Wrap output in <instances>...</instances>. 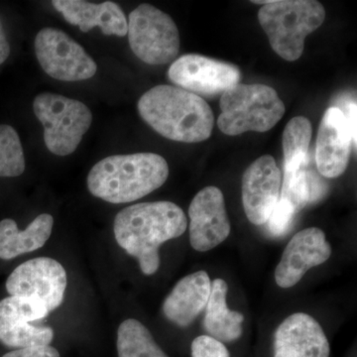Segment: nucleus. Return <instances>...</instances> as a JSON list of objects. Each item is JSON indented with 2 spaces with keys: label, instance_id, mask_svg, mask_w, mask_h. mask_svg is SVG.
<instances>
[{
  "label": "nucleus",
  "instance_id": "14",
  "mask_svg": "<svg viewBox=\"0 0 357 357\" xmlns=\"http://www.w3.org/2000/svg\"><path fill=\"white\" fill-rule=\"evenodd\" d=\"M332 248L323 230L317 227L301 230L286 246L275 270V280L281 288L299 283L307 270L330 259Z\"/></svg>",
  "mask_w": 357,
  "mask_h": 357
},
{
  "label": "nucleus",
  "instance_id": "26",
  "mask_svg": "<svg viewBox=\"0 0 357 357\" xmlns=\"http://www.w3.org/2000/svg\"><path fill=\"white\" fill-rule=\"evenodd\" d=\"M192 357H230L222 342L210 335H201L192 342Z\"/></svg>",
  "mask_w": 357,
  "mask_h": 357
},
{
  "label": "nucleus",
  "instance_id": "5",
  "mask_svg": "<svg viewBox=\"0 0 357 357\" xmlns=\"http://www.w3.org/2000/svg\"><path fill=\"white\" fill-rule=\"evenodd\" d=\"M220 107L218 128L229 136L248 131L266 132L285 114V105L277 91L261 84H236L222 93Z\"/></svg>",
  "mask_w": 357,
  "mask_h": 357
},
{
  "label": "nucleus",
  "instance_id": "22",
  "mask_svg": "<svg viewBox=\"0 0 357 357\" xmlns=\"http://www.w3.org/2000/svg\"><path fill=\"white\" fill-rule=\"evenodd\" d=\"M312 135V123L306 117L296 116L288 122L282 138L284 172H293L306 166Z\"/></svg>",
  "mask_w": 357,
  "mask_h": 357
},
{
  "label": "nucleus",
  "instance_id": "27",
  "mask_svg": "<svg viewBox=\"0 0 357 357\" xmlns=\"http://www.w3.org/2000/svg\"><path fill=\"white\" fill-rule=\"evenodd\" d=\"M2 357H61L55 347L51 345H39V347H26L7 352Z\"/></svg>",
  "mask_w": 357,
  "mask_h": 357
},
{
  "label": "nucleus",
  "instance_id": "17",
  "mask_svg": "<svg viewBox=\"0 0 357 357\" xmlns=\"http://www.w3.org/2000/svg\"><path fill=\"white\" fill-rule=\"evenodd\" d=\"M52 4L67 22L79 26L84 33L100 27L107 36L124 37L128 34L126 14L115 2L96 4L84 0H54Z\"/></svg>",
  "mask_w": 357,
  "mask_h": 357
},
{
  "label": "nucleus",
  "instance_id": "16",
  "mask_svg": "<svg viewBox=\"0 0 357 357\" xmlns=\"http://www.w3.org/2000/svg\"><path fill=\"white\" fill-rule=\"evenodd\" d=\"M330 354L325 332L310 314H291L275 332L274 357H330Z\"/></svg>",
  "mask_w": 357,
  "mask_h": 357
},
{
  "label": "nucleus",
  "instance_id": "25",
  "mask_svg": "<svg viewBox=\"0 0 357 357\" xmlns=\"http://www.w3.org/2000/svg\"><path fill=\"white\" fill-rule=\"evenodd\" d=\"M295 213L296 211L290 204L279 198L278 203L267 220L268 229L273 236H282L290 227Z\"/></svg>",
  "mask_w": 357,
  "mask_h": 357
},
{
  "label": "nucleus",
  "instance_id": "7",
  "mask_svg": "<svg viewBox=\"0 0 357 357\" xmlns=\"http://www.w3.org/2000/svg\"><path fill=\"white\" fill-rule=\"evenodd\" d=\"M128 34L131 50L148 65L168 64L180 51L177 25L151 4H141L129 14Z\"/></svg>",
  "mask_w": 357,
  "mask_h": 357
},
{
  "label": "nucleus",
  "instance_id": "2",
  "mask_svg": "<svg viewBox=\"0 0 357 357\" xmlns=\"http://www.w3.org/2000/svg\"><path fill=\"white\" fill-rule=\"evenodd\" d=\"M137 109L143 121L167 139L198 143L213 132L215 116L208 102L177 86H154L141 96Z\"/></svg>",
  "mask_w": 357,
  "mask_h": 357
},
{
  "label": "nucleus",
  "instance_id": "4",
  "mask_svg": "<svg viewBox=\"0 0 357 357\" xmlns=\"http://www.w3.org/2000/svg\"><path fill=\"white\" fill-rule=\"evenodd\" d=\"M325 7L316 0H272L258 13V21L270 45L284 60H298L307 35L321 27Z\"/></svg>",
  "mask_w": 357,
  "mask_h": 357
},
{
  "label": "nucleus",
  "instance_id": "19",
  "mask_svg": "<svg viewBox=\"0 0 357 357\" xmlns=\"http://www.w3.org/2000/svg\"><path fill=\"white\" fill-rule=\"evenodd\" d=\"M54 218L42 213L25 230L18 229L11 218L0 222V259L10 260L43 248L50 238Z\"/></svg>",
  "mask_w": 357,
  "mask_h": 357
},
{
  "label": "nucleus",
  "instance_id": "30",
  "mask_svg": "<svg viewBox=\"0 0 357 357\" xmlns=\"http://www.w3.org/2000/svg\"><path fill=\"white\" fill-rule=\"evenodd\" d=\"M10 54V46L7 41L6 33H4L3 27L0 22V65L3 64L9 57Z\"/></svg>",
  "mask_w": 357,
  "mask_h": 357
},
{
  "label": "nucleus",
  "instance_id": "12",
  "mask_svg": "<svg viewBox=\"0 0 357 357\" xmlns=\"http://www.w3.org/2000/svg\"><path fill=\"white\" fill-rule=\"evenodd\" d=\"M189 217L190 241L195 250L210 251L229 236L225 197L217 187H206L195 196L190 204Z\"/></svg>",
  "mask_w": 357,
  "mask_h": 357
},
{
  "label": "nucleus",
  "instance_id": "11",
  "mask_svg": "<svg viewBox=\"0 0 357 357\" xmlns=\"http://www.w3.org/2000/svg\"><path fill=\"white\" fill-rule=\"evenodd\" d=\"M49 314L48 309L37 301L13 296L0 301V342L16 349L50 345L53 328L32 325V321Z\"/></svg>",
  "mask_w": 357,
  "mask_h": 357
},
{
  "label": "nucleus",
  "instance_id": "18",
  "mask_svg": "<svg viewBox=\"0 0 357 357\" xmlns=\"http://www.w3.org/2000/svg\"><path fill=\"white\" fill-rule=\"evenodd\" d=\"M211 288V279L206 271L196 272L181 279L164 301L166 318L182 328L191 325L206 307Z\"/></svg>",
  "mask_w": 357,
  "mask_h": 357
},
{
  "label": "nucleus",
  "instance_id": "23",
  "mask_svg": "<svg viewBox=\"0 0 357 357\" xmlns=\"http://www.w3.org/2000/svg\"><path fill=\"white\" fill-rule=\"evenodd\" d=\"M25 171L24 152L13 126L0 124V177H18Z\"/></svg>",
  "mask_w": 357,
  "mask_h": 357
},
{
  "label": "nucleus",
  "instance_id": "20",
  "mask_svg": "<svg viewBox=\"0 0 357 357\" xmlns=\"http://www.w3.org/2000/svg\"><path fill=\"white\" fill-rule=\"evenodd\" d=\"M227 282L213 280L204 319L206 332L220 342H236L243 335V314L227 307Z\"/></svg>",
  "mask_w": 357,
  "mask_h": 357
},
{
  "label": "nucleus",
  "instance_id": "21",
  "mask_svg": "<svg viewBox=\"0 0 357 357\" xmlns=\"http://www.w3.org/2000/svg\"><path fill=\"white\" fill-rule=\"evenodd\" d=\"M116 347L119 357H169L137 319L122 321L117 331Z\"/></svg>",
  "mask_w": 357,
  "mask_h": 357
},
{
  "label": "nucleus",
  "instance_id": "10",
  "mask_svg": "<svg viewBox=\"0 0 357 357\" xmlns=\"http://www.w3.org/2000/svg\"><path fill=\"white\" fill-rule=\"evenodd\" d=\"M168 77L177 88L202 98L222 95L239 84L241 72L236 65L197 54H187L171 65Z\"/></svg>",
  "mask_w": 357,
  "mask_h": 357
},
{
  "label": "nucleus",
  "instance_id": "29",
  "mask_svg": "<svg viewBox=\"0 0 357 357\" xmlns=\"http://www.w3.org/2000/svg\"><path fill=\"white\" fill-rule=\"evenodd\" d=\"M344 112L345 119H347V123H349V128L352 136V141H354V149H356V103L349 102L347 107V110Z\"/></svg>",
  "mask_w": 357,
  "mask_h": 357
},
{
  "label": "nucleus",
  "instance_id": "3",
  "mask_svg": "<svg viewBox=\"0 0 357 357\" xmlns=\"http://www.w3.org/2000/svg\"><path fill=\"white\" fill-rule=\"evenodd\" d=\"M169 177L168 163L154 153L114 155L89 171L88 189L110 204L137 201L162 187Z\"/></svg>",
  "mask_w": 357,
  "mask_h": 357
},
{
  "label": "nucleus",
  "instance_id": "6",
  "mask_svg": "<svg viewBox=\"0 0 357 357\" xmlns=\"http://www.w3.org/2000/svg\"><path fill=\"white\" fill-rule=\"evenodd\" d=\"M33 109L43 124L46 147L58 156L74 153L93 121L84 103L56 93H40L34 98Z\"/></svg>",
  "mask_w": 357,
  "mask_h": 357
},
{
  "label": "nucleus",
  "instance_id": "8",
  "mask_svg": "<svg viewBox=\"0 0 357 357\" xmlns=\"http://www.w3.org/2000/svg\"><path fill=\"white\" fill-rule=\"evenodd\" d=\"M35 53L48 76L63 82H79L95 76L98 66L83 47L56 28L40 30L35 38Z\"/></svg>",
  "mask_w": 357,
  "mask_h": 357
},
{
  "label": "nucleus",
  "instance_id": "1",
  "mask_svg": "<svg viewBox=\"0 0 357 357\" xmlns=\"http://www.w3.org/2000/svg\"><path fill=\"white\" fill-rule=\"evenodd\" d=\"M184 211L172 202L132 204L114 218L115 241L139 262L145 275L156 273L160 266L159 248L182 236L187 229Z\"/></svg>",
  "mask_w": 357,
  "mask_h": 357
},
{
  "label": "nucleus",
  "instance_id": "15",
  "mask_svg": "<svg viewBox=\"0 0 357 357\" xmlns=\"http://www.w3.org/2000/svg\"><path fill=\"white\" fill-rule=\"evenodd\" d=\"M351 128L340 107L326 109L317 137L316 162L323 177L333 178L344 173L349 165L351 145Z\"/></svg>",
  "mask_w": 357,
  "mask_h": 357
},
{
  "label": "nucleus",
  "instance_id": "9",
  "mask_svg": "<svg viewBox=\"0 0 357 357\" xmlns=\"http://www.w3.org/2000/svg\"><path fill=\"white\" fill-rule=\"evenodd\" d=\"M67 285V272L60 262L38 257L13 270L7 278L6 290L13 297L37 301L52 312L62 305Z\"/></svg>",
  "mask_w": 357,
  "mask_h": 357
},
{
  "label": "nucleus",
  "instance_id": "24",
  "mask_svg": "<svg viewBox=\"0 0 357 357\" xmlns=\"http://www.w3.org/2000/svg\"><path fill=\"white\" fill-rule=\"evenodd\" d=\"M280 199L290 204L296 213L309 204V183L305 166L293 172H284Z\"/></svg>",
  "mask_w": 357,
  "mask_h": 357
},
{
  "label": "nucleus",
  "instance_id": "13",
  "mask_svg": "<svg viewBox=\"0 0 357 357\" xmlns=\"http://www.w3.org/2000/svg\"><path fill=\"white\" fill-rule=\"evenodd\" d=\"M280 169L270 155H263L246 169L243 177V203L249 222H267L280 198Z\"/></svg>",
  "mask_w": 357,
  "mask_h": 357
},
{
  "label": "nucleus",
  "instance_id": "28",
  "mask_svg": "<svg viewBox=\"0 0 357 357\" xmlns=\"http://www.w3.org/2000/svg\"><path fill=\"white\" fill-rule=\"evenodd\" d=\"M307 183H309L310 201L309 203L319 201L325 195L326 185L316 173L307 171Z\"/></svg>",
  "mask_w": 357,
  "mask_h": 357
}]
</instances>
